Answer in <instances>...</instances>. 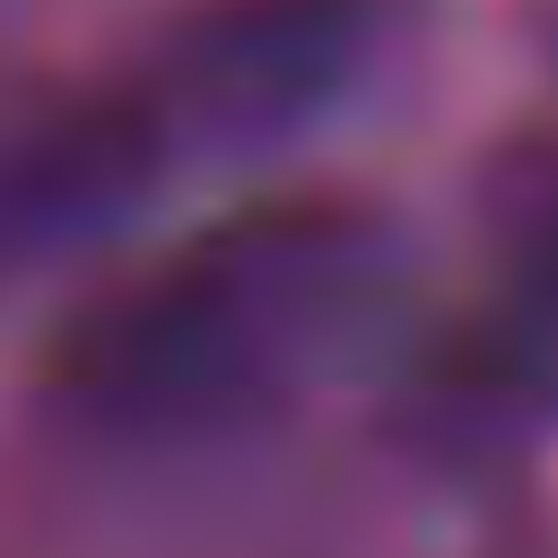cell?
<instances>
[{
    "instance_id": "4",
    "label": "cell",
    "mask_w": 558,
    "mask_h": 558,
    "mask_svg": "<svg viewBox=\"0 0 558 558\" xmlns=\"http://www.w3.org/2000/svg\"><path fill=\"white\" fill-rule=\"evenodd\" d=\"M445 375L506 418H558V148H523L488 183L480 288L445 340Z\"/></svg>"
},
{
    "instance_id": "3",
    "label": "cell",
    "mask_w": 558,
    "mask_h": 558,
    "mask_svg": "<svg viewBox=\"0 0 558 558\" xmlns=\"http://www.w3.org/2000/svg\"><path fill=\"white\" fill-rule=\"evenodd\" d=\"M183 174L192 157L131 61L0 87V296L113 244Z\"/></svg>"
},
{
    "instance_id": "1",
    "label": "cell",
    "mask_w": 558,
    "mask_h": 558,
    "mask_svg": "<svg viewBox=\"0 0 558 558\" xmlns=\"http://www.w3.org/2000/svg\"><path fill=\"white\" fill-rule=\"evenodd\" d=\"M401 296L357 201H244L87 288L44 340V410L105 445H192L340 375Z\"/></svg>"
},
{
    "instance_id": "2",
    "label": "cell",
    "mask_w": 558,
    "mask_h": 558,
    "mask_svg": "<svg viewBox=\"0 0 558 558\" xmlns=\"http://www.w3.org/2000/svg\"><path fill=\"white\" fill-rule=\"evenodd\" d=\"M410 9L418 0H183L131 70L201 174L331 122L401 52Z\"/></svg>"
}]
</instances>
